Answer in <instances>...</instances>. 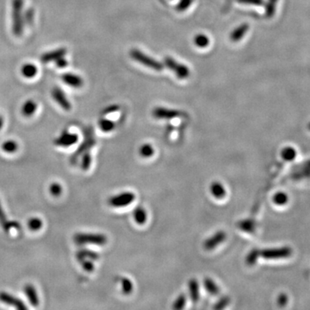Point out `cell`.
<instances>
[{
	"mask_svg": "<svg viewBox=\"0 0 310 310\" xmlns=\"http://www.w3.org/2000/svg\"><path fill=\"white\" fill-rule=\"evenodd\" d=\"M279 0H268L265 4V16L268 18H272L275 15L277 4Z\"/></svg>",
	"mask_w": 310,
	"mask_h": 310,
	"instance_id": "cell-23",
	"label": "cell"
},
{
	"mask_svg": "<svg viewBox=\"0 0 310 310\" xmlns=\"http://www.w3.org/2000/svg\"><path fill=\"white\" fill-rule=\"evenodd\" d=\"M43 225L42 220L38 217H32L28 220V227L31 231H38L41 229Z\"/></svg>",
	"mask_w": 310,
	"mask_h": 310,
	"instance_id": "cell-28",
	"label": "cell"
},
{
	"mask_svg": "<svg viewBox=\"0 0 310 310\" xmlns=\"http://www.w3.org/2000/svg\"><path fill=\"white\" fill-rule=\"evenodd\" d=\"M194 43L197 48H205L210 45V38L206 34H198L194 37Z\"/></svg>",
	"mask_w": 310,
	"mask_h": 310,
	"instance_id": "cell-22",
	"label": "cell"
},
{
	"mask_svg": "<svg viewBox=\"0 0 310 310\" xmlns=\"http://www.w3.org/2000/svg\"><path fill=\"white\" fill-rule=\"evenodd\" d=\"M65 54H66V49L65 48H58V49L45 53L44 55H41V61L43 63L55 62L59 58L64 57Z\"/></svg>",
	"mask_w": 310,
	"mask_h": 310,
	"instance_id": "cell-12",
	"label": "cell"
},
{
	"mask_svg": "<svg viewBox=\"0 0 310 310\" xmlns=\"http://www.w3.org/2000/svg\"><path fill=\"white\" fill-rule=\"evenodd\" d=\"M186 296H184V295H181V296H179L177 300H176L175 302H174V304H173V309L174 310H181L183 309L185 305H186Z\"/></svg>",
	"mask_w": 310,
	"mask_h": 310,
	"instance_id": "cell-40",
	"label": "cell"
},
{
	"mask_svg": "<svg viewBox=\"0 0 310 310\" xmlns=\"http://www.w3.org/2000/svg\"><path fill=\"white\" fill-rule=\"evenodd\" d=\"M210 192L217 199L223 198L226 196V189L224 186L219 182H215L210 186Z\"/></svg>",
	"mask_w": 310,
	"mask_h": 310,
	"instance_id": "cell-16",
	"label": "cell"
},
{
	"mask_svg": "<svg viewBox=\"0 0 310 310\" xmlns=\"http://www.w3.org/2000/svg\"><path fill=\"white\" fill-rule=\"evenodd\" d=\"M55 62H56V65H57L58 67H60V68H63V67H65V66L68 65V62H67V61H66L64 57L59 58L58 60L55 61Z\"/></svg>",
	"mask_w": 310,
	"mask_h": 310,
	"instance_id": "cell-43",
	"label": "cell"
},
{
	"mask_svg": "<svg viewBox=\"0 0 310 310\" xmlns=\"http://www.w3.org/2000/svg\"><path fill=\"white\" fill-rule=\"evenodd\" d=\"M79 261L82 265L83 269L86 272H93L94 271V264L93 263V260H91L89 258H83Z\"/></svg>",
	"mask_w": 310,
	"mask_h": 310,
	"instance_id": "cell-36",
	"label": "cell"
},
{
	"mask_svg": "<svg viewBox=\"0 0 310 310\" xmlns=\"http://www.w3.org/2000/svg\"><path fill=\"white\" fill-rule=\"evenodd\" d=\"M24 293L27 296L28 299L30 301L31 305L34 307H37L39 304V297L36 292V289L32 284H26L24 286Z\"/></svg>",
	"mask_w": 310,
	"mask_h": 310,
	"instance_id": "cell-15",
	"label": "cell"
},
{
	"mask_svg": "<svg viewBox=\"0 0 310 310\" xmlns=\"http://www.w3.org/2000/svg\"><path fill=\"white\" fill-rule=\"evenodd\" d=\"M34 10H32V9H28V10L24 12V24L31 25V24L33 23V21H34Z\"/></svg>",
	"mask_w": 310,
	"mask_h": 310,
	"instance_id": "cell-41",
	"label": "cell"
},
{
	"mask_svg": "<svg viewBox=\"0 0 310 310\" xmlns=\"http://www.w3.org/2000/svg\"><path fill=\"white\" fill-rule=\"evenodd\" d=\"M260 256L267 259H278L289 257L292 253V250L289 248H279V249H265L259 251Z\"/></svg>",
	"mask_w": 310,
	"mask_h": 310,
	"instance_id": "cell-6",
	"label": "cell"
},
{
	"mask_svg": "<svg viewBox=\"0 0 310 310\" xmlns=\"http://www.w3.org/2000/svg\"><path fill=\"white\" fill-rule=\"evenodd\" d=\"M0 224L2 225L3 229L5 232H9L10 228L15 227V226H18V224L17 222H10L9 220H7L6 216L3 212V208L1 206V203H0Z\"/></svg>",
	"mask_w": 310,
	"mask_h": 310,
	"instance_id": "cell-20",
	"label": "cell"
},
{
	"mask_svg": "<svg viewBox=\"0 0 310 310\" xmlns=\"http://www.w3.org/2000/svg\"><path fill=\"white\" fill-rule=\"evenodd\" d=\"M155 154V149L150 144H144L140 148V155L144 158H149Z\"/></svg>",
	"mask_w": 310,
	"mask_h": 310,
	"instance_id": "cell-32",
	"label": "cell"
},
{
	"mask_svg": "<svg viewBox=\"0 0 310 310\" xmlns=\"http://www.w3.org/2000/svg\"><path fill=\"white\" fill-rule=\"evenodd\" d=\"M98 124H99L101 130L103 132H110V131L113 130L116 127L115 123L112 121L109 120V119H101Z\"/></svg>",
	"mask_w": 310,
	"mask_h": 310,
	"instance_id": "cell-29",
	"label": "cell"
},
{
	"mask_svg": "<svg viewBox=\"0 0 310 310\" xmlns=\"http://www.w3.org/2000/svg\"><path fill=\"white\" fill-rule=\"evenodd\" d=\"M226 239V234L223 231H220V232H217V234H214L213 236H211L210 239H208L205 242H204V248L206 250H212L215 249V248H217V246H219L220 243H222Z\"/></svg>",
	"mask_w": 310,
	"mask_h": 310,
	"instance_id": "cell-11",
	"label": "cell"
},
{
	"mask_svg": "<svg viewBox=\"0 0 310 310\" xmlns=\"http://www.w3.org/2000/svg\"><path fill=\"white\" fill-rule=\"evenodd\" d=\"M74 242L78 245H96L103 246L107 243V237L101 234H86L79 233L73 237Z\"/></svg>",
	"mask_w": 310,
	"mask_h": 310,
	"instance_id": "cell-3",
	"label": "cell"
},
{
	"mask_svg": "<svg viewBox=\"0 0 310 310\" xmlns=\"http://www.w3.org/2000/svg\"><path fill=\"white\" fill-rule=\"evenodd\" d=\"M273 202L278 205H284L288 202V196L285 193L279 192L273 196Z\"/></svg>",
	"mask_w": 310,
	"mask_h": 310,
	"instance_id": "cell-34",
	"label": "cell"
},
{
	"mask_svg": "<svg viewBox=\"0 0 310 310\" xmlns=\"http://www.w3.org/2000/svg\"><path fill=\"white\" fill-rule=\"evenodd\" d=\"M2 149L8 154H13L18 149V144L15 141L9 140V141H4L2 144Z\"/></svg>",
	"mask_w": 310,
	"mask_h": 310,
	"instance_id": "cell-26",
	"label": "cell"
},
{
	"mask_svg": "<svg viewBox=\"0 0 310 310\" xmlns=\"http://www.w3.org/2000/svg\"><path fill=\"white\" fill-rule=\"evenodd\" d=\"M92 164V156L88 153H86L82 158V163H81V167L83 170H88Z\"/></svg>",
	"mask_w": 310,
	"mask_h": 310,
	"instance_id": "cell-39",
	"label": "cell"
},
{
	"mask_svg": "<svg viewBox=\"0 0 310 310\" xmlns=\"http://www.w3.org/2000/svg\"><path fill=\"white\" fill-rule=\"evenodd\" d=\"M94 143H95V141H93V138H87L86 141H85L84 143H82V145L79 147V149L77 150V152L75 153V155L72 156V158L76 159V158H77L79 155H81L82 153L86 151V149H88V148H91L92 146H93Z\"/></svg>",
	"mask_w": 310,
	"mask_h": 310,
	"instance_id": "cell-27",
	"label": "cell"
},
{
	"mask_svg": "<svg viewBox=\"0 0 310 310\" xmlns=\"http://www.w3.org/2000/svg\"><path fill=\"white\" fill-rule=\"evenodd\" d=\"M288 302V297L286 296L285 294H281L279 296V299H278V303L280 307L285 306L286 303Z\"/></svg>",
	"mask_w": 310,
	"mask_h": 310,
	"instance_id": "cell-44",
	"label": "cell"
},
{
	"mask_svg": "<svg viewBox=\"0 0 310 310\" xmlns=\"http://www.w3.org/2000/svg\"><path fill=\"white\" fill-rule=\"evenodd\" d=\"M194 0H180L177 5V10L179 11H185L192 4Z\"/></svg>",
	"mask_w": 310,
	"mask_h": 310,
	"instance_id": "cell-38",
	"label": "cell"
},
{
	"mask_svg": "<svg viewBox=\"0 0 310 310\" xmlns=\"http://www.w3.org/2000/svg\"><path fill=\"white\" fill-rule=\"evenodd\" d=\"M228 303H229L228 298H227V297L223 298V299L220 300V302L217 303V305L215 306V309H223V308L227 306Z\"/></svg>",
	"mask_w": 310,
	"mask_h": 310,
	"instance_id": "cell-45",
	"label": "cell"
},
{
	"mask_svg": "<svg viewBox=\"0 0 310 310\" xmlns=\"http://www.w3.org/2000/svg\"><path fill=\"white\" fill-rule=\"evenodd\" d=\"M249 31V24H242L239 25L236 29L232 31L230 34L231 41L234 42H238L244 37L245 34Z\"/></svg>",
	"mask_w": 310,
	"mask_h": 310,
	"instance_id": "cell-14",
	"label": "cell"
},
{
	"mask_svg": "<svg viewBox=\"0 0 310 310\" xmlns=\"http://www.w3.org/2000/svg\"><path fill=\"white\" fill-rule=\"evenodd\" d=\"M189 291L190 298L193 302H197L199 299V286L196 279H191L189 282Z\"/></svg>",
	"mask_w": 310,
	"mask_h": 310,
	"instance_id": "cell-19",
	"label": "cell"
},
{
	"mask_svg": "<svg viewBox=\"0 0 310 310\" xmlns=\"http://www.w3.org/2000/svg\"><path fill=\"white\" fill-rule=\"evenodd\" d=\"M153 115L157 119L171 120V119L179 117L180 112L177 110H171V109H167V108H164V107H157L153 111Z\"/></svg>",
	"mask_w": 310,
	"mask_h": 310,
	"instance_id": "cell-8",
	"label": "cell"
},
{
	"mask_svg": "<svg viewBox=\"0 0 310 310\" xmlns=\"http://www.w3.org/2000/svg\"><path fill=\"white\" fill-rule=\"evenodd\" d=\"M164 64L167 68L174 72L179 79H186L189 78L190 72H189V67L187 65H184L182 63H179L170 56L165 57Z\"/></svg>",
	"mask_w": 310,
	"mask_h": 310,
	"instance_id": "cell-4",
	"label": "cell"
},
{
	"mask_svg": "<svg viewBox=\"0 0 310 310\" xmlns=\"http://www.w3.org/2000/svg\"><path fill=\"white\" fill-rule=\"evenodd\" d=\"M134 218L136 223L140 224V225L144 224L147 221V219H148L147 211L143 208H141V207L137 208L136 210H134Z\"/></svg>",
	"mask_w": 310,
	"mask_h": 310,
	"instance_id": "cell-21",
	"label": "cell"
},
{
	"mask_svg": "<svg viewBox=\"0 0 310 310\" xmlns=\"http://www.w3.org/2000/svg\"><path fill=\"white\" fill-rule=\"evenodd\" d=\"M259 256H260V253H259V251H258V250H255L254 249V250L250 251L248 253V256H247V258H246L247 264L248 265H251V266L255 265Z\"/></svg>",
	"mask_w": 310,
	"mask_h": 310,
	"instance_id": "cell-33",
	"label": "cell"
},
{
	"mask_svg": "<svg viewBox=\"0 0 310 310\" xmlns=\"http://www.w3.org/2000/svg\"><path fill=\"white\" fill-rule=\"evenodd\" d=\"M21 72H22V74L24 78L32 79L37 73V67H36V65H34L32 63H26L22 66Z\"/></svg>",
	"mask_w": 310,
	"mask_h": 310,
	"instance_id": "cell-17",
	"label": "cell"
},
{
	"mask_svg": "<svg viewBox=\"0 0 310 310\" xmlns=\"http://www.w3.org/2000/svg\"><path fill=\"white\" fill-rule=\"evenodd\" d=\"M3 127V119L0 117V129Z\"/></svg>",
	"mask_w": 310,
	"mask_h": 310,
	"instance_id": "cell-47",
	"label": "cell"
},
{
	"mask_svg": "<svg viewBox=\"0 0 310 310\" xmlns=\"http://www.w3.org/2000/svg\"><path fill=\"white\" fill-rule=\"evenodd\" d=\"M52 96L53 98L57 102L59 105L62 107V109H64L65 110H70L72 108L71 103L65 96V93L62 92V90L58 88V87H55L52 91Z\"/></svg>",
	"mask_w": 310,
	"mask_h": 310,
	"instance_id": "cell-10",
	"label": "cell"
},
{
	"mask_svg": "<svg viewBox=\"0 0 310 310\" xmlns=\"http://www.w3.org/2000/svg\"><path fill=\"white\" fill-rule=\"evenodd\" d=\"M281 155H282V158L283 159H285L287 161H291L296 158V152L294 148L288 147V148L282 149Z\"/></svg>",
	"mask_w": 310,
	"mask_h": 310,
	"instance_id": "cell-30",
	"label": "cell"
},
{
	"mask_svg": "<svg viewBox=\"0 0 310 310\" xmlns=\"http://www.w3.org/2000/svg\"><path fill=\"white\" fill-rule=\"evenodd\" d=\"M131 58L133 59L135 62H139L141 65H145L147 67L160 72L164 68V65L161 62L156 61L155 59L152 58L148 55L144 54L143 52H141L139 49L133 48L129 52Z\"/></svg>",
	"mask_w": 310,
	"mask_h": 310,
	"instance_id": "cell-2",
	"label": "cell"
},
{
	"mask_svg": "<svg viewBox=\"0 0 310 310\" xmlns=\"http://www.w3.org/2000/svg\"><path fill=\"white\" fill-rule=\"evenodd\" d=\"M118 110H119V106H117V105H110V106L108 107L105 110H103V114L106 115V114L113 113V112Z\"/></svg>",
	"mask_w": 310,
	"mask_h": 310,
	"instance_id": "cell-46",
	"label": "cell"
},
{
	"mask_svg": "<svg viewBox=\"0 0 310 310\" xmlns=\"http://www.w3.org/2000/svg\"><path fill=\"white\" fill-rule=\"evenodd\" d=\"M203 284H204V287H205L207 291L210 293L211 295H217L219 293V288H218L217 283L214 282L212 279H204Z\"/></svg>",
	"mask_w": 310,
	"mask_h": 310,
	"instance_id": "cell-25",
	"label": "cell"
},
{
	"mask_svg": "<svg viewBox=\"0 0 310 310\" xmlns=\"http://www.w3.org/2000/svg\"><path fill=\"white\" fill-rule=\"evenodd\" d=\"M240 227L246 232H252L254 230V223L251 220H247L240 223Z\"/></svg>",
	"mask_w": 310,
	"mask_h": 310,
	"instance_id": "cell-37",
	"label": "cell"
},
{
	"mask_svg": "<svg viewBox=\"0 0 310 310\" xmlns=\"http://www.w3.org/2000/svg\"><path fill=\"white\" fill-rule=\"evenodd\" d=\"M62 79L67 86H72L73 88H79L84 84L83 79L79 75L74 73H70V72L64 73L62 75Z\"/></svg>",
	"mask_w": 310,
	"mask_h": 310,
	"instance_id": "cell-13",
	"label": "cell"
},
{
	"mask_svg": "<svg viewBox=\"0 0 310 310\" xmlns=\"http://www.w3.org/2000/svg\"><path fill=\"white\" fill-rule=\"evenodd\" d=\"M237 2L243 3V4H251V5H258V6H261L265 3L264 0H237Z\"/></svg>",
	"mask_w": 310,
	"mask_h": 310,
	"instance_id": "cell-42",
	"label": "cell"
},
{
	"mask_svg": "<svg viewBox=\"0 0 310 310\" xmlns=\"http://www.w3.org/2000/svg\"><path fill=\"white\" fill-rule=\"evenodd\" d=\"M0 301L7 305L15 307L17 310H26L27 309V307L22 300L10 295L9 293L4 292V291L0 292Z\"/></svg>",
	"mask_w": 310,
	"mask_h": 310,
	"instance_id": "cell-9",
	"label": "cell"
},
{
	"mask_svg": "<svg viewBox=\"0 0 310 310\" xmlns=\"http://www.w3.org/2000/svg\"><path fill=\"white\" fill-rule=\"evenodd\" d=\"M12 32L16 36H21L24 33V0H12Z\"/></svg>",
	"mask_w": 310,
	"mask_h": 310,
	"instance_id": "cell-1",
	"label": "cell"
},
{
	"mask_svg": "<svg viewBox=\"0 0 310 310\" xmlns=\"http://www.w3.org/2000/svg\"><path fill=\"white\" fill-rule=\"evenodd\" d=\"M308 127H309V129H310V124H309V126H308Z\"/></svg>",
	"mask_w": 310,
	"mask_h": 310,
	"instance_id": "cell-48",
	"label": "cell"
},
{
	"mask_svg": "<svg viewBox=\"0 0 310 310\" xmlns=\"http://www.w3.org/2000/svg\"><path fill=\"white\" fill-rule=\"evenodd\" d=\"M77 258L79 260L83 258H89L91 260H96L99 258V255L95 251H90V250H81L77 253Z\"/></svg>",
	"mask_w": 310,
	"mask_h": 310,
	"instance_id": "cell-24",
	"label": "cell"
},
{
	"mask_svg": "<svg viewBox=\"0 0 310 310\" xmlns=\"http://www.w3.org/2000/svg\"><path fill=\"white\" fill-rule=\"evenodd\" d=\"M49 191L51 193L52 196L58 197L61 196L62 193V187L58 183H52L49 187Z\"/></svg>",
	"mask_w": 310,
	"mask_h": 310,
	"instance_id": "cell-35",
	"label": "cell"
},
{
	"mask_svg": "<svg viewBox=\"0 0 310 310\" xmlns=\"http://www.w3.org/2000/svg\"><path fill=\"white\" fill-rule=\"evenodd\" d=\"M36 108L37 105L33 100H27L22 107V114L24 117H31L35 112Z\"/></svg>",
	"mask_w": 310,
	"mask_h": 310,
	"instance_id": "cell-18",
	"label": "cell"
},
{
	"mask_svg": "<svg viewBox=\"0 0 310 310\" xmlns=\"http://www.w3.org/2000/svg\"><path fill=\"white\" fill-rule=\"evenodd\" d=\"M121 286H122V290L125 295H128L133 291V283L129 279L127 278H124L121 280Z\"/></svg>",
	"mask_w": 310,
	"mask_h": 310,
	"instance_id": "cell-31",
	"label": "cell"
},
{
	"mask_svg": "<svg viewBox=\"0 0 310 310\" xmlns=\"http://www.w3.org/2000/svg\"><path fill=\"white\" fill-rule=\"evenodd\" d=\"M134 198H135V196L134 193L123 192L119 195H116L110 197L109 199V204L114 208H123L133 203Z\"/></svg>",
	"mask_w": 310,
	"mask_h": 310,
	"instance_id": "cell-5",
	"label": "cell"
},
{
	"mask_svg": "<svg viewBox=\"0 0 310 310\" xmlns=\"http://www.w3.org/2000/svg\"><path fill=\"white\" fill-rule=\"evenodd\" d=\"M79 141L78 134L64 132L57 139L55 140V144L62 148H68L75 144Z\"/></svg>",
	"mask_w": 310,
	"mask_h": 310,
	"instance_id": "cell-7",
	"label": "cell"
}]
</instances>
